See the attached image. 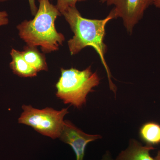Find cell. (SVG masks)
<instances>
[{
    "label": "cell",
    "instance_id": "8",
    "mask_svg": "<svg viewBox=\"0 0 160 160\" xmlns=\"http://www.w3.org/2000/svg\"><path fill=\"white\" fill-rule=\"evenodd\" d=\"M10 54L12 61L9 66L15 74L25 78L33 77L37 75L38 72L25 60L21 52L12 49Z\"/></svg>",
    "mask_w": 160,
    "mask_h": 160
},
{
    "label": "cell",
    "instance_id": "7",
    "mask_svg": "<svg viewBox=\"0 0 160 160\" xmlns=\"http://www.w3.org/2000/svg\"><path fill=\"white\" fill-rule=\"evenodd\" d=\"M154 149L152 146H143L136 140L131 139L128 148L121 152L115 160H155L149 153Z\"/></svg>",
    "mask_w": 160,
    "mask_h": 160
},
{
    "label": "cell",
    "instance_id": "6",
    "mask_svg": "<svg viewBox=\"0 0 160 160\" xmlns=\"http://www.w3.org/2000/svg\"><path fill=\"white\" fill-rule=\"evenodd\" d=\"M60 139L71 146L76 160H83L86 146L88 143L102 138L100 135L85 133L74 126L70 121H64V125L59 137Z\"/></svg>",
    "mask_w": 160,
    "mask_h": 160
},
{
    "label": "cell",
    "instance_id": "16",
    "mask_svg": "<svg viewBox=\"0 0 160 160\" xmlns=\"http://www.w3.org/2000/svg\"><path fill=\"white\" fill-rule=\"evenodd\" d=\"M103 160H112L111 159V158L109 157V155L108 154H106L104 158H103Z\"/></svg>",
    "mask_w": 160,
    "mask_h": 160
},
{
    "label": "cell",
    "instance_id": "11",
    "mask_svg": "<svg viewBox=\"0 0 160 160\" xmlns=\"http://www.w3.org/2000/svg\"><path fill=\"white\" fill-rule=\"evenodd\" d=\"M86 0H57V8L61 12L63 13L69 7H76L78 2H84Z\"/></svg>",
    "mask_w": 160,
    "mask_h": 160
},
{
    "label": "cell",
    "instance_id": "14",
    "mask_svg": "<svg viewBox=\"0 0 160 160\" xmlns=\"http://www.w3.org/2000/svg\"><path fill=\"white\" fill-rule=\"evenodd\" d=\"M156 8H160V0H154L153 4Z\"/></svg>",
    "mask_w": 160,
    "mask_h": 160
},
{
    "label": "cell",
    "instance_id": "13",
    "mask_svg": "<svg viewBox=\"0 0 160 160\" xmlns=\"http://www.w3.org/2000/svg\"><path fill=\"white\" fill-rule=\"evenodd\" d=\"M30 6V9H31L32 14V15H35L37 12L38 9L36 5L35 0H28Z\"/></svg>",
    "mask_w": 160,
    "mask_h": 160
},
{
    "label": "cell",
    "instance_id": "3",
    "mask_svg": "<svg viewBox=\"0 0 160 160\" xmlns=\"http://www.w3.org/2000/svg\"><path fill=\"white\" fill-rule=\"evenodd\" d=\"M100 82L97 72H92L91 66L82 71L62 68L61 77L56 85V96L64 104L80 109L86 104L87 95L94 91L93 88Z\"/></svg>",
    "mask_w": 160,
    "mask_h": 160
},
{
    "label": "cell",
    "instance_id": "15",
    "mask_svg": "<svg viewBox=\"0 0 160 160\" xmlns=\"http://www.w3.org/2000/svg\"><path fill=\"white\" fill-rule=\"evenodd\" d=\"M155 160H160V150L158 151L157 155L155 158Z\"/></svg>",
    "mask_w": 160,
    "mask_h": 160
},
{
    "label": "cell",
    "instance_id": "4",
    "mask_svg": "<svg viewBox=\"0 0 160 160\" xmlns=\"http://www.w3.org/2000/svg\"><path fill=\"white\" fill-rule=\"evenodd\" d=\"M23 111L18 121L20 124L32 127L43 135L54 139L59 138L64 125V118L69 113L68 108L57 110L49 107L39 109L23 105Z\"/></svg>",
    "mask_w": 160,
    "mask_h": 160
},
{
    "label": "cell",
    "instance_id": "10",
    "mask_svg": "<svg viewBox=\"0 0 160 160\" xmlns=\"http://www.w3.org/2000/svg\"><path fill=\"white\" fill-rule=\"evenodd\" d=\"M139 135L147 145L153 146L160 144V125L154 122L143 124L140 128Z\"/></svg>",
    "mask_w": 160,
    "mask_h": 160
},
{
    "label": "cell",
    "instance_id": "1",
    "mask_svg": "<svg viewBox=\"0 0 160 160\" xmlns=\"http://www.w3.org/2000/svg\"><path fill=\"white\" fill-rule=\"evenodd\" d=\"M62 14L74 33L73 38L68 42L71 55L77 54L88 46L92 47L99 56L107 72L110 89L116 93V88L112 82L111 73L105 59L107 46L104 42L106 24L115 19L113 12L110 11L108 16L103 19H89L83 18L76 7H73L68 8Z\"/></svg>",
    "mask_w": 160,
    "mask_h": 160
},
{
    "label": "cell",
    "instance_id": "5",
    "mask_svg": "<svg viewBox=\"0 0 160 160\" xmlns=\"http://www.w3.org/2000/svg\"><path fill=\"white\" fill-rule=\"evenodd\" d=\"M154 0H100L102 4L108 6L113 5L111 11L115 18L122 19L127 31L131 33L133 27L142 18L144 12Z\"/></svg>",
    "mask_w": 160,
    "mask_h": 160
},
{
    "label": "cell",
    "instance_id": "9",
    "mask_svg": "<svg viewBox=\"0 0 160 160\" xmlns=\"http://www.w3.org/2000/svg\"><path fill=\"white\" fill-rule=\"evenodd\" d=\"M21 52L25 60L38 72L48 70L45 55L40 52L37 47L27 45Z\"/></svg>",
    "mask_w": 160,
    "mask_h": 160
},
{
    "label": "cell",
    "instance_id": "12",
    "mask_svg": "<svg viewBox=\"0 0 160 160\" xmlns=\"http://www.w3.org/2000/svg\"><path fill=\"white\" fill-rule=\"evenodd\" d=\"M9 22L7 12L5 11H0V26L8 25Z\"/></svg>",
    "mask_w": 160,
    "mask_h": 160
},
{
    "label": "cell",
    "instance_id": "2",
    "mask_svg": "<svg viewBox=\"0 0 160 160\" xmlns=\"http://www.w3.org/2000/svg\"><path fill=\"white\" fill-rule=\"evenodd\" d=\"M39 6L32 20L23 21L17 27L20 38L27 46H40L49 53L57 51L65 41L64 35L56 29L55 22L61 12L49 0H38Z\"/></svg>",
    "mask_w": 160,
    "mask_h": 160
},
{
    "label": "cell",
    "instance_id": "17",
    "mask_svg": "<svg viewBox=\"0 0 160 160\" xmlns=\"http://www.w3.org/2000/svg\"><path fill=\"white\" fill-rule=\"evenodd\" d=\"M9 0H0V2H7Z\"/></svg>",
    "mask_w": 160,
    "mask_h": 160
}]
</instances>
